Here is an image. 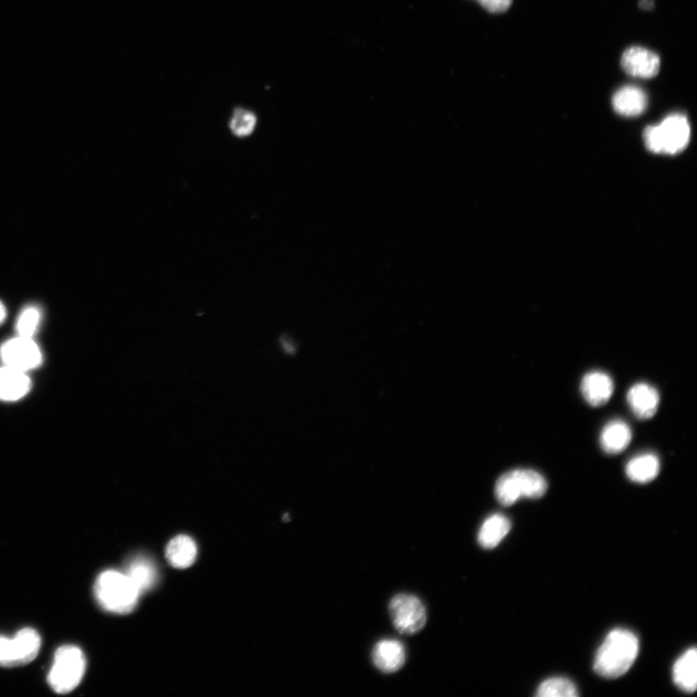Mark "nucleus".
<instances>
[{
    "label": "nucleus",
    "mask_w": 697,
    "mask_h": 697,
    "mask_svg": "<svg viewBox=\"0 0 697 697\" xmlns=\"http://www.w3.org/2000/svg\"><path fill=\"white\" fill-rule=\"evenodd\" d=\"M42 320V311L37 306H29L22 309L16 323L18 336L33 339L38 333Z\"/></svg>",
    "instance_id": "5701e85b"
},
{
    "label": "nucleus",
    "mask_w": 697,
    "mask_h": 697,
    "mask_svg": "<svg viewBox=\"0 0 697 697\" xmlns=\"http://www.w3.org/2000/svg\"><path fill=\"white\" fill-rule=\"evenodd\" d=\"M372 660L382 673L398 672L405 665L406 651L404 645L395 639H383L375 645L374 652H372Z\"/></svg>",
    "instance_id": "9d476101"
},
{
    "label": "nucleus",
    "mask_w": 697,
    "mask_h": 697,
    "mask_svg": "<svg viewBox=\"0 0 697 697\" xmlns=\"http://www.w3.org/2000/svg\"><path fill=\"white\" fill-rule=\"evenodd\" d=\"M633 433L629 424L621 420H614L603 427L600 444L609 455H618L629 447Z\"/></svg>",
    "instance_id": "ddd939ff"
},
{
    "label": "nucleus",
    "mask_w": 697,
    "mask_h": 697,
    "mask_svg": "<svg viewBox=\"0 0 697 697\" xmlns=\"http://www.w3.org/2000/svg\"><path fill=\"white\" fill-rule=\"evenodd\" d=\"M86 667V657L80 648L66 645L58 649L48 677L52 690L60 694L74 691L84 678Z\"/></svg>",
    "instance_id": "20e7f679"
},
{
    "label": "nucleus",
    "mask_w": 697,
    "mask_h": 697,
    "mask_svg": "<svg viewBox=\"0 0 697 697\" xmlns=\"http://www.w3.org/2000/svg\"><path fill=\"white\" fill-rule=\"evenodd\" d=\"M511 528L508 518L501 514L487 517L478 534V542L483 549L493 550L509 533Z\"/></svg>",
    "instance_id": "a211bd4d"
},
{
    "label": "nucleus",
    "mask_w": 697,
    "mask_h": 697,
    "mask_svg": "<svg viewBox=\"0 0 697 697\" xmlns=\"http://www.w3.org/2000/svg\"><path fill=\"white\" fill-rule=\"evenodd\" d=\"M95 594L105 610L115 614L131 612L141 596L130 578L118 571L102 573L97 579Z\"/></svg>",
    "instance_id": "f03ea898"
},
{
    "label": "nucleus",
    "mask_w": 697,
    "mask_h": 697,
    "mask_svg": "<svg viewBox=\"0 0 697 697\" xmlns=\"http://www.w3.org/2000/svg\"><path fill=\"white\" fill-rule=\"evenodd\" d=\"M673 680L677 687L688 693H694L697 685V651L689 649L674 664Z\"/></svg>",
    "instance_id": "2eb2a0df"
},
{
    "label": "nucleus",
    "mask_w": 697,
    "mask_h": 697,
    "mask_svg": "<svg viewBox=\"0 0 697 697\" xmlns=\"http://www.w3.org/2000/svg\"><path fill=\"white\" fill-rule=\"evenodd\" d=\"M124 574L130 578L139 594L153 588L157 581V569L147 557L139 556L128 564Z\"/></svg>",
    "instance_id": "dca6fc26"
},
{
    "label": "nucleus",
    "mask_w": 697,
    "mask_h": 697,
    "mask_svg": "<svg viewBox=\"0 0 697 697\" xmlns=\"http://www.w3.org/2000/svg\"><path fill=\"white\" fill-rule=\"evenodd\" d=\"M627 404L639 420L653 417L659 405V391L646 382H638L626 395Z\"/></svg>",
    "instance_id": "1a4fd4ad"
},
{
    "label": "nucleus",
    "mask_w": 697,
    "mask_h": 697,
    "mask_svg": "<svg viewBox=\"0 0 697 697\" xmlns=\"http://www.w3.org/2000/svg\"><path fill=\"white\" fill-rule=\"evenodd\" d=\"M639 6L644 10H651L654 7V0H642Z\"/></svg>",
    "instance_id": "a878e982"
},
{
    "label": "nucleus",
    "mask_w": 697,
    "mask_h": 697,
    "mask_svg": "<svg viewBox=\"0 0 697 697\" xmlns=\"http://www.w3.org/2000/svg\"><path fill=\"white\" fill-rule=\"evenodd\" d=\"M495 495L498 502L505 507L516 504L522 498L516 470L500 476L495 486Z\"/></svg>",
    "instance_id": "aec40b11"
},
{
    "label": "nucleus",
    "mask_w": 697,
    "mask_h": 697,
    "mask_svg": "<svg viewBox=\"0 0 697 697\" xmlns=\"http://www.w3.org/2000/svg\"><path fill=\"white\" fill-rule=\"evenodd\" d=\"M7 312L4 305L0 301V324H2L6 319Z\"/></svg>",
    "instance_id": "bb28decb"
},
{
    "label": "nucleus",
    "mask_w": 697,
    "mask_h": 697,
    "mask_svg": "<svg viewBox=\"0 0 697 697\" xmlns=\"http://www.w3.org/2000/svg\"><path fill=\"white\" fill-rule=\"evenodd\" d=\"M645 92L634 86H626L615 93L612 105L616 112L625 116H637L647 108Z\"/></svg>",
    "instance_id": "4468645a"
},
{
    "label": "nucleus",
    "mask_w": 697,
    "mask_h": 697,
    "mask_svg": "<svg viewBox=\"0 0 697 697\" xmlns=\"http://www.w3.org/2000/svg\"><path fill=\"white\" fill-rule=\"evenodd\" d=\"M621 64L625 72L636 78L650 79L659 72V56L642 46H632L623 56Z\"/></svg>",
    "instance_id": "6e6552de"
},
{
    "label": "nucleus",
    "mask_w": 697,
    "mask_h": 697,
    "mask_svg": "<svg viewBox=\"0 0 697 697\" xmlns=\"http://www.w3.org/2000/svg\"><path fill=\"white\" fill-rule=\"evenodd\" d=\"M257 124L256 115L246 109H239L232 114L230 128L232 133L239 138L249 136Z\"/></svg>",
    "instance_id": "b1692460"
},
{
    "label": "nucleus",
    "mask_w": 697,
    "mask_h": 697,
    "mask_svg": "<svg viewBox=\"0 0 697 697\" xmlns=\"http://www.w3.org/2000/svg\"><path fill=\"white\" fill-rule=\"evenodd\" d=\"M31 389L26 372L4 365L0 367V400L14 402L25 398Z\"/></svg>",
    "instance_id": "f8f14e48"
},
{
    "label": "nucleus",
    "mask_w": 697,
    "mask_h": 697,
    "mask_svg": "<svg viewBox=\"0 0 697 697\" xmlns=\"http://www.w3.org/2000/svg\"><path fill=\"white\" fill-rule=\"evenodd\" d=\"M197 545L188 536H178L172 539L166 549L168 562L173 567L188 568L191 567L197 558Z\"/></svg>",
    "instance_id": "6ab92c4d"
},
{
    "label": "nucleus",
    "mask_w": 697,
    "mask_h": 697,
    "mask_svg": "<svg viewBox=\"0 0 697 697\" xmlns=\"http://www.w3.org/2000/svg\"><path fill=\"white\" fill-rule=\"evenodd\" d=\"M638 652L639 642L634 633L623 629L613 630L598 650L594 669L601 677L619 678L633 667Z\"/></svg>",
    "instance_id": "f257e3e1"
},
{
    "label": "nucleus",
    "mask_w": 697,
    "mask_h": 697,
    "mask_svg": "<svg viewBox=\"0 0 697 697\" xmlns=\"http://www.w3.org/2000/svg\"><path fill=\"white\" fill-rule=\"evenodd\" d=\"M0 359L5 366L22 372L38 368L43 362L39 346L33 339L17 336L0 347Z\"/></svg>",
    "instance_id": "0eeeda50"
},
{
    "label": "nucleus",
    "mask_w": 697,
    "mask_h": 697,
    "mask_svg": "<svg viewBox=\"0 0 697 697\" xmlns=\"http://www.w3.org/2000/svg\"><path fill=\"white\" fill-rule=\"evenodd\" d=\"M691 137L689 121L682 114H672L644 133L647 147L655 154L676 155L688 146Z\"/></svg>",
    "instance_id": "7ed1b4c3"
},
{
    "label": "nucleus",
    "mask_w": 697,
    "mask_h": 697,
    "mask_svg": "<svg viewBox=\"0 0 697 697\" xmlns=\"http://www.w3.org/2000/svg\"><path fill=\"white\" fill-rule=\"evenodd\" d=\"M613 391V380L604 372H589L581 382V392L586 402L592 407L607 404L612 398Z\"/></svg>",
    "instance_id": "9b49d317"
},
{
    "label": "nucleus",
    "mask_w": 697,
    "mask_h": 697,
    "mask_svg": "<svg viewBox=\"0 0 697 697\" xmlns=\"http://www.w3.org/2000/svg\"><path fill=\"white\" fill-rule=\"evenodd\" d=\"M389 611L395 630L401 634L413 635L420 633L427 621L424 604L413 595L394 596L390 602Z\"/></svg>",
    "instance_id": "423d86ee"
},
{
    "label": "nucleus",
    "mask_w": 697,
    "mask_h": 697,
    "mask_svg": "<svg viewBox=\"0 0 697 697\" xmlns=\"http://www.w3.org/2000/svg\"><path fill=\"white\" fill-rule=\"evenodd\" d=\"M659 469V459L654 453H642L627 462L626 474L634 483H647L657 478Z\"/></svg>",
    "instance_id": "f3484780"
},
{
    "label": "nucleus",
    "mask_w": 697,
    "mask_h": 697,
    "mask_svg": "<svg viewBox=\"0 0 697 697\" xmlns=\"http://www.w3.org/2000/svg\"><path fill=\"white\" fill-rule=\"evenodd\" d=\"M521 490V495L529 499H539L548 491V483L537 471L531 469H516Z\"/></svg>",
    "instance_id": "412c9836"
},
{
    "label": "nucleus",
    "mask_w": 697,
    "mask_h": 697,
    "mask_svg": "<svg viewBox=\"0 0 697 697\" xmlns=\"http://www.w3.org/2000/svg\"><path fill=\"white\" fill-rule=\"evenodd\" d=\"M41 647L39 634L27 627L14 638L0 636V667L14 668L29 665L37 659Z\"/></svg>",
    "instance_id": "39448f33"
},
{
    "label": "nucleus",
    "mask_w": 697,
    "mask_h": 697,
    "mask_svg": "<svg viewBox=\"0 0 697 697\" xmlns=\"http://www.w3.org/2000/svg\"><path fill=\"white\" fill-rule=\"evenodd\" d=\"M491 13L498 14L506 12L513 4V0H475Z\"/></svg>",
    "instance_id": "393cba45"
},
{
    "label": "nucleus",
    "mask_w": 697,
    "mask_h": 697,
    "mask_svg": "<svg viewBox=\"0 0 697 697\" xmlns=\"http://www.w3.org/2000/svg\"><path fill=\"white\" fill-rule=\"evenodd\" d=\"M536 695L539 697H576L579 693L572 681L563 677H555L542 682Z\"/></svg>",
    "instance_id": "4be33fe9"
}]
</instances>
